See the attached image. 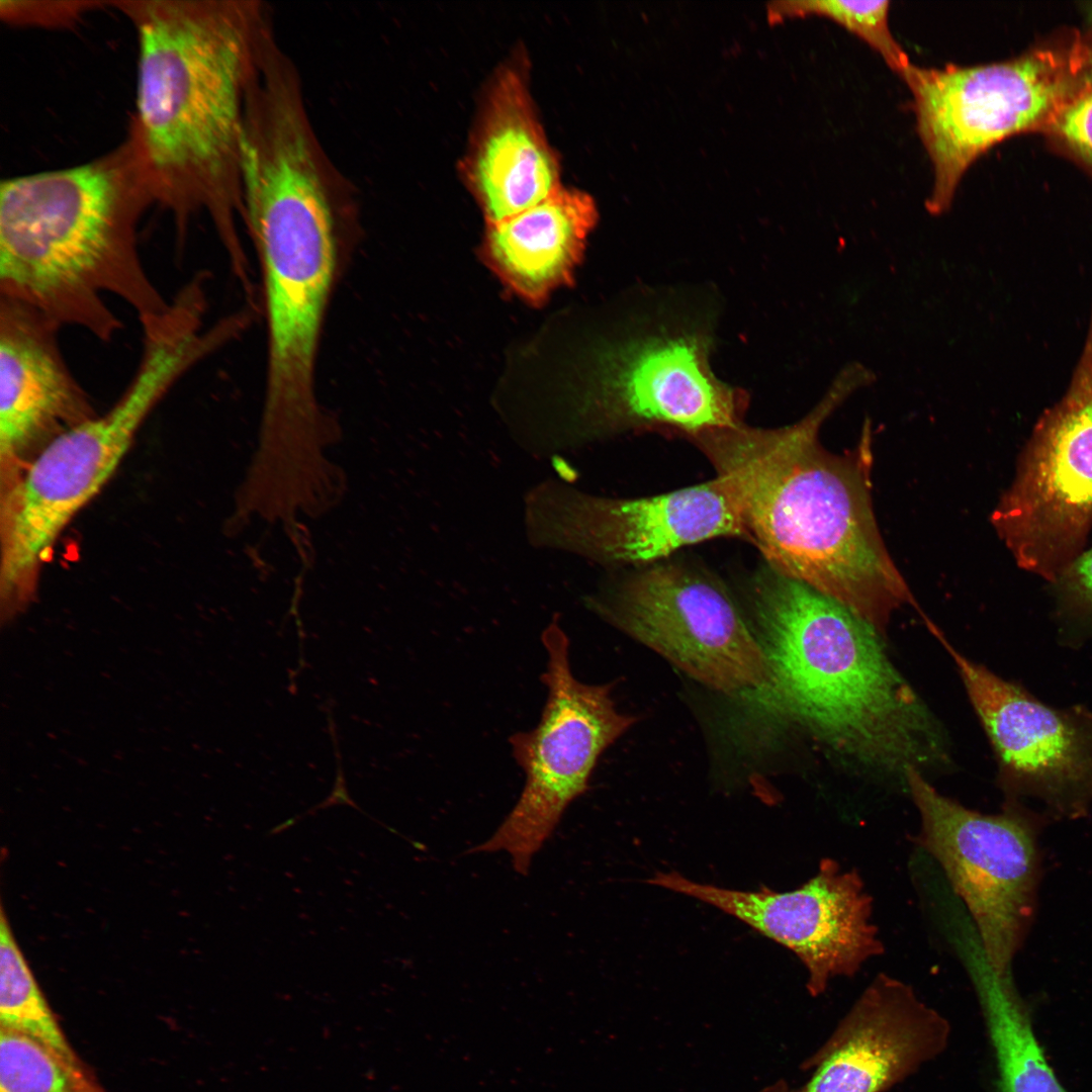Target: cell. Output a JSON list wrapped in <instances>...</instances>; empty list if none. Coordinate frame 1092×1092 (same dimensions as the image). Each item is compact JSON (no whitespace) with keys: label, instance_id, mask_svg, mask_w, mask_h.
Instances as JSON below:
<instances>
[{"label":"cell","instance_id":"d4e9b609","mask_svg":"<svg viewBox=\"0 0 1092 1092\" xmlns=\"http://www.w3.org/2000/svg\"><path fill=\"white\" fill-rule=\"evenodd\" d=\"M1052 585L1061 615L1092 625V548L1083 550Z\"/></svg>","mask_w":1092,"mask_h":1092},{"label":"cell","instance_id":"e0dca14e","mask_svg":"<svg viewBox=\"0 0 1092 1092\" xmlns=\"http://www.w3.org/2000/svg\"><path fill=\"white\" fill-rule=\"evenodd\" d=\"M59 331L35 309L0 296V461L8 485L32 446L95 415Z\"/></svg>","mask_w":1092,"mask_h":1092},{"label":"cell","instance_id":"2e32d148","mask_svg":"<svg viewBox=\"0 0 1092 1092\" xmlns=\"http://www.w3.org/2000/svg\"><path fill=\"white\" fill-rule=\"evenodd\" d=\"M950 1027L912 985L879 973L810 1060L802 1092H885L941 1055Z\"/></svg>","mask_w":1092,"mask_h":1092},{"label":"cell","instance_id":"5bb4252c","mask_svg":"<svg viewBox=\"0 0 1092 1092\" xmlns=\"http://www.w3.org/2000/svg\"><path fill=\"white\" fill-rule=\"evenodd\" d=\"M647 882L712 905L790 949L807 971L813 997L885 952L873 920L874 899L860 874L832 857H823L811 879L787 892L725 889L675 872L657 873Z\"/></svg>","mask_w":1092,"mask_h":1092},{"label":"cell","instance_id":"ffe728a7","mask_svg":"<svg viewBox=\"0 0 1092 1092\" xmlns=\"http://www.w3.org/2000/svg\"><path fill=\"white\" fill-rule=\"evenodd\" d=\"M974 982L995 1058L997 1092H1068L1046 1058L1013 979H1000L984 966Z\"/></svg>","mask_w":1092,"mask_h":1092},{"label":"cell","instance_id":"83f0119b","mask_svg":"<svg viewBox=\"0 0 1092 1092\" xmlns=\"http://www.w3.org/2000/svg\"><path fill=\"white\" fill-rule=\"evenodd\" d=\"M1085 11H1086V16H1087V19H1088V22H1089V25H1090V32H1091V35H1092V2H1089V3L1086 4ZM1088 44H1089L1090 53H1091L1090 79L1092 80V38H1091L1090 42H1088Z\"/></svg>","mask_w":1092,"mask_h":1092},{"label":"cell","instance_id":"8fae6325","mask_svg":"<svg viewBox=\"0 0 1092 1092\" xmlns=\"http://www.w3.org/2000/svg\"><path fill=\"white\" fill-rule=\"evenodd\" d=\"M586 606L705 686L723 693L770 679L765 653L724 584L668 558L613 578Z\"/></svg>","mask_w":1092,"mask_h":1092},{"label":"cell","instance_id":"44dd1931","mask_svg":"<svg viewBox=\"0 0 1092 1092\" xmlns=\"http://www.w3.org/2000/svg\"><path fill=\"white\" fill-rule=\"evenodd\" d=\"M3 909L0 918V1022L1 1028L41 1043L71 1068L81 1072L17 942Z\"/></svg>","mask_w":1092,"mask_h":1092},{"label":"cell","instance_id":"7c38bea8","mask_svg":"<svg viewBox=\"0 0 1092 1092\" xmlns=\"http://www.w3.org/2000/svg\"><path fill=\"white\" fill-rule=\"evenodd\" d=\"M638 324L602 355L576 448L633 431L689 438L743 424L747 396L713 373L712 339L704 328L664 320Z\"/></svg>","mask_w":1092,"mask_h":1092},{"label":"cell","instance_id":"3957f363","mask_svg":"<svg viewBox=\"0 0 1092 1092\" xmlns=\"http://www.w3.org/2000/svg\"><path fill=\"white\" fill-rule=\"evenodd\" d=\"M154 203L130 139L113 153L0 185V296L57 327L108 342L122 323L113 296L139 320L169 303L144 265L138 229Z\"/></svg>","mask_w":1092,"mask_h":1092},{"label":"cell","instance_id":"30bf717a","mask_svg":"<svg viewBox=\"0 0 1092 1092\" xmlns=\"http://www.w3.org/2000/svg\"><path fill=\"white\" fill-rule=\"evenodd\" d=\"M1017 566L1053 583L1092 529V305L1061 398L1037 419L991 515Z\"/></svg>","mask_w":1092,"mask_h":1092},{"label":"cell","instance_id":"484cf974","mask_svg":"<svg viewBox=\"0 0 1092 1092\" xmlns=\"http://www.w3.org/2000/svg\"><path fill=\"white\" fill-rule=\"evenodd\" d=\"M91 2H28L1 1V15L9 22L33 24H67L74 22L90 8Z\"/></svg>","mask_w":1092,"mask_h":1092},{"label":"cell","instance_id":"7a4b0ae2","mask_svg":"<svg viewBox=\"0 0 1092 1092\" xmlns=\"http://www.w3.org/2000/svg\"><path fill=\"white\" fill-rule=\"evenodd\" d=\"M139 43L136 111L130 135L155 203L178 240L207 214L231 264L246 261L240 239L242 131L250 88L277 38L260 0L113 2Z\"/></svg>","mask_w":1092,"mask_h":1092},{"label":"cell","instance_id":"603a6c76","mask_svg":"<svg viewBox=\"0 0 1092 1092\" xmlns=\"http://www.w3.org/2000/svg\"><path fill=\"white\" fill-rule=\"evenodd\" d=\"M80 1073L36 1040L1 1028L0 1092H82Z\"/></svg>","mask_w":1092,"mask_h":1092},{"label":"cell","instance_id":"6da1fadb","mask_svg":"<svg viewBox=\"0 0 1092 1092\" xmlns=\"http://www.w3.org/2000/svg\"><path fill=\"white\" fill-rule=\"evenodd\" d=\"M876 380L846 364L822 399L781 428L744 423L688 438L736 500L749 542L775 571L802 581L885 630L895 611L916 606L882 539L871 497V424L844 454L819 441L823 422L856 389Z\"/></svg>","mask_w":1092,"mask_h":1092},{"label":"cell","instance_id":"9a60e30c","mask_svg":"<svg viewBox=\"0 0 1092 1092\" xmlns=\"http://www.w3.org/2000/svg\"><path fill=\"white\" fill-rule=\"evenodd\" d=\"M1001 764L1010 795L1035 797L1055 817L1092 807V713L1052 708L960 653L938 629Z\"/></svg>","mask_w":1092,"mask_h":1092},{"label":"cell","instance_id":"277c9868","mask_svg":"<svg viewBox=\"0 0 1092 1092\" xmlns=\"http://www.w3.org/2000/svg\"><path fill=\"white\" fill-rule=\"evenodd\" d=\"M771 700L834 752L902 772L939 760L942 738L878 631L835 600L765 565L752 582Z\"/></svg>","mask_w":1092,"mask_h":1092},{"label":"cell","instance_id":"8992f818","mask_svg":"<svg viewBox=\"0 0 1092 1092\" xmlns=\"http://www.w3.org/2000/svg\"><path fill=\"white\" fill-rule=\"evenodd\" d=\"M189 324L161 317L142 326V354L113 406L53 438L1 502L0 607L16 618L34 598L40 566L62 531L104 486L152 410L208 357Z\"/></svg>","mask_w":1092,"mask_h":1092},{"label":"cell","instance_id":"7402d4cb","mask_svg":"<svg viewBox=\"0 0 1092 1092\" xmlns=\"http://www.w3.org/2000/svg\"><path fill=\"white\" fill-rule=\"evenodd\" d=\"M891 2L844 0H797L768 4L771 21L807 15L823 16L866 41L900 77L912 63L893 35L889 24Z\"/></svg>","mask_w":1092,"mask_h":1092},{"label":"cell","instance_id":"5b68a950","mask_svg":"<svg viewBox=\"0 0 1092 1092\" xmlns=\"http://www.w3.org/2000/svg\"><path fill=\"white\" fill-rule=\"evenodd\" d=\"M242 202L262 273L269 403L308 412L341 251L358 220L356 188L324 151L286 145L247 164Z\"/></svg>","mask_w":1092,"mask_h":1092},{"label":"cell","instance_id":"cb8c5ba5","mask_svg":"<svg viewBox=\"0 0 1092 1092\" xmlns=\"http://www.w3.org/2000/svg\"><path fill=\"white\" fill-rule=\"evenodd\" d=\"M1046 131L1092 170V80L1075 95Z\"/></svg>","mask_w":1092,"mask_h":1092},{"label":"cell","instance_id":"f1b7e54d","mask_svg":"<svg viewBox=\"0 0 1092 1092\" xmlns=\"http://www.w3.org/2000/svg\"><path fill=\"white\" fill-rule=\"evenodd\" d=\"M768 1092H794V1091H792L786 1084L781 1083V1084L775 1085L774 1087L768 1089Z\"/></svg>","mask_w":1092,"mask_h":1092},{"label":"cell","instance_id":"d6986e66","mask_svg":"<svg viewBox=\"0 0 1092 1092\" xmlns=\"http://www.w3.org/2000/svg\"><path fill=\"white\" fill-rule=\"evenodd\" d=\"M597 219L590 195L561 185L537 204L487 223L484 258L512 291L540 303L571 280Z\"/></svg>","mask_w":1092,"mask_h":1092},{"label":"cell","instance_id":"ac0fdd59","mask_svg":"<svg viewBox=\"0 0 1092 1092\" xmlns=\"http://www.w3.org/2000/svg\"><path fill=\"white\" fill-rule=\"evenodd\" d=\"M525 65H503L490 82L460 171L486 224L511 217L561 186L560 165L538 118Z\"/></svg>","mask_w":1092,"mask_h":1092},{"label":"cell","instance_id":"4fadbf2b","mask_svg":"<svg viewBox=\"0 0 1092 1092\" xmlns=\"http://www.w3.org/2000/svg\"><path fill=\"white\" fill-rule=\"evenodd\" d=\"M528 541L610 568H638L720 537L749 542L736 500L719 476L656 495L617 498L592 494L555 479L524 499Z\"/></svg>","mask_w":1092,"mask_h":1092},{"label":"cell","instance_id":"9c48e42d","mask_svg":"<svg viewBox=\"0 0 1092 1092\" xmlns=\"http://www.w3.org/2000/svg\"><path fill=\"white\" fill-rule=\"evenodd\" d=\"M542 643L547 699L540 721L510 737L525 774L523 790L494 833L468 851L506 852L521 875H527L567 807L588 789L601 754L635 722L617 711L610 685H586L573 675L569 639L558 616L542 632Z\"/></svg>","mask_w":1092,"mask_h":1092},{"label":"cell","instance_id":"52a82bcc","mask_svg":"<svg viewBox=\"0 0 1092 1092\" xmlns=\"http://www.w3.org/2000/svg\"><path fill=\"white\" fill-rule=\"evenodd\" d=\"M1090 56L1088 42L1075 39L989 64H912L901 78L933 168L928 212L950 208L965 173L991 147L1022 131H1046L1089 81Z\"/></svg>","mask_w":1092,"mask_h":1092},{"label":"cell","instance_id":"4316f807","mask_svg":"<svg viewBox=\"0 0 1092 1092\" xmlns=\"http://www.w3.org/2000/svg\"><path fill=\"white\" fill-rule=\"evenodd\" d=\"M327 714H328V722H329V727H330L331 735H332L333 742H334L335 754L337 756V765H338L337 778H336L334 789H333L331 795L326 800H324L323 802L312 806L311 808H309L304 813H302V814H300L298 816H295V817H291L288 820H286L284 823H281V824L277 825L276 827L272 828L268 832V835L279 834V833L287 830L288 828H290L297 821H299V819H301V818H303L305 816L313 815V814H315L316 811H318L321 809H328L329 807L336 806V805H348L350 807H353L354 809H356L359 812H361L362 814L366 815L368 818L372 819L373 821H375L379 825H382L386 829L394 832L393 829H391L388 826H385L383 823H381L380 821H378L377 819H375L374 817H372L371 815H369L365 811H363L355 803V801L350 797V795H349V793L347 791V788H346V782H345V779H344V774H343V769H342V765H341L340 753L338 751V742H337V738H336L337 735H336V732H335V724H334V721H333V718H332L331 710H327Z\"/></svg>","mask_w":1092,"mask_h":1092},{"label":"cell","instance_id":"ba28073f","mask_svg":"<svg viewBox=\"0 0 1092 1092\" xmlns=\"http://www.w3.org/2000/svg\"><path fill=\"white\" fill-rule=\"evenodd\" d=\"M904 777L920 819L916 843L964 902L986 967L1013 979L1014 958L1035 914L1042 818L1014 802L984 814L939 793L920 769L910 767Z\"/></svg>","mask_w":1092,"mask_h":1092}]
</instances>
